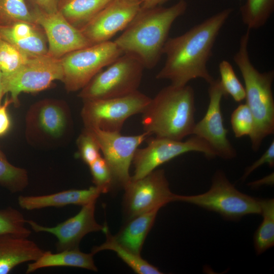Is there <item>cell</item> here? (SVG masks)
I'll return each instance as SVG.
<instances>
[{
    "instance_id": "obj_35",
    "label": "cell",
    "mask_w": 274,
    "mask_h": 274,
    "mask_svg": "<svg viewBox=\"0 0 274 274\" xmlns=\"http://www.w3.org/2000/svg\"><path fill=\"white\" fill-rule=\"evenodd\" d=\"M267 164L270 167L274 166V141L273 140L265 152L252 165L247 167L241 178L244 181L253 171L264 164Z\"/></svg>"
},
{
    "instance_id": "obj_15",
    "label": "cell",
    "mask_w": 274,
    "mask_h": 274,
    "mask_svg": "<svg viewBox=\"0 0 274 274\" xmlns=\"http://www.w3.org/2000/svg\"><path fill=\"white\" fill-rule=\"evenodd\" d=\"M30 10L36 23L46 34L47 54L49 56L61 58L72 51L92 45L81 31L71 25L59 11L46 13L36 9Z\"/></svg>"
},
{
    "instance_id": "obj_7",
    "label": "cell",
    "mask_w": 274,
    "mask_h": 274,
    "mask_svg": "<svg viewBox=\"0 0 274 274\" xmlns=\"http://www.w3.org/2000/svg\"><path fill=\"white\" fill-rule=\"evenodd\" d=\"M123 54L114 42L109 41L65 54L60 58L65 89L71 92L81 90L103 67Z\"/></svg>"
},
{
    "instance_id": "obj_8",
    "label": "cell",
    "mask_w": 274,
    "mask_h": 274,
    "mask_svg": "<svg viewBox=\"0 0 274 274\" xmlns=\"http://www.w3.org/2000/svg\"><path fill=\"white\" fill-rule=\"evenodd\" d=\"M151 99L138 90L121 97L83 100L81 116L85 127L120 132L125 121L132 115L142 114Z\"/></svg>"
},
{
    "instance_id": "obj_26",
    "label": "cell",
    "mask_w": 274,
    "mask_h": 274,
    "mask_svg": "<svg viewBox=\"0 0 274 274\" xmlns=\"http://www.w3.org/2000/svg\"><path fill=\"white\" fill-rule=\"evenodd\" d=\"M273 10L274 0H246L239 11L242 22L251 30L263 26Z\"/></svg>"
},
{
    "instance_id": "obj_20",
    "label": "cell",
    "mask_w": 274,
    "mask_h": 274,
    "mask_svg": "<svg viewBox=\"0 0 274 274\" xmlns=\"http://www.w3.org/2000/svg\"><path fill=\"white\" fill-rule=\"evenodd\" d=\"M159 209L136 216L127 220L113 237L119 244L140 255L147 235L154 224Z\"/></svg>"
},
{
    "instance_id": "obj_28",
    "label": "cell",
    "mask_w": 274,
    "mask_h": 274,
    "mask_svg": "<svg viewBox=\"0 0 274 274\" xmlns=\"http://www.w3.org/2000/svg\"><path fill=\"white\" fill-rule=\"evenodd\" d=\"M20 21L36 23L26 1L0 0V25H9Z\"/></svg>"
},
{
    "instance_id": "obj_18",
    "label": "cell",
    "mask_w": 274,
    "mask_h": 274,
    "mask_svg": "<svg viewBox=\"0 0 274 274\" xmlns=\"http://www.w3.org/2000/svg\"><path fill=\"white\" fill-rule=\"evenodd\" d=\"M101 193L94 186L86 189H70L47 195H21L18 198V203L20 208L28 211L70 204L83 206L97 200Z\"/></svg>"
},
{
    "instance_id": "obj_34",
    "label": "cell",
    "mask_w": 274,
    "mask_h": 274,
    "mask_svg": "<svg viewBox=\"0 0 274 274\" xmlns=\"http://www.w3.org/2000/svg\"><path fill=\"white\" fill-rule=\"evenodd\" d=\"M80 156L82 160L89 165L96 160L100 154V148L93 136L85 128L77 141Z\"/></svg>"
},
{
    "instance_id": "obj_29",
    "label": "cell",
    "mask_w": 274,
    "mask_h": 274,
    "mask_svg": "<svg viewBox=\"0 0 274 274\" xmlns=\"http://www.w3.org/2000/svg\"><path fill=\"white\" fill-rule=\"evenodd\" d=\"M29 58L11 44L0 39V72L3 77L17 72Z\"/></svg>"
},
{
    "instance_id": "obj_5",
    "label": "cell",
    "mask_w": 274,
    "mask_h": 274,
    "mask_svg": "<svg viewBox=\"0 0 274 274\" xmlns=\"http://www.w3.org/2000/svg\"><path fill=\"white\" fill-rule=\"evenodd\" d=\"M175 201L189 203L215 212L229 220H239L249 214H261L260 199L238 191L222 171L216 173L208 191L194 195L175 194Z\"/></svg>"
},
{
    "instance_id": "obj_33",
    "label": "cell",
    "mask_w": 274,
    "mask_h": 274,
    "mask_svg": "<svg viewBox=\"0 0 274 274\" xmlns=\"http://www.w3.org/2000/svg\"><path fill=\"white\" fill-rule=\"evenodd\" d=\"M89 166L95 186L101 193L110 191L115 184L114 180L111 170L104 158L99 156Z\"/></svg>"
},
{
    "instance_id": "obj_1",
    "label": "cell",
    "mask_w": 274,
    "mask_h": 274,
    "mask_svg": "<svg viewBox=\"0 0 274 274\" xmlns=\"http://www.w3.org/2000/svg\"><path fill=\"white\" fill-rule=\"evenodd\" d=\"M233 11L226 8L193 26L185 33L168 38L163 48L164 64L156 78L183 86L200 78L210 84L214 79L207 64L219 33Z\"/></svg>"
},
{
    "instance_id": "obj_2",
    "label": "cell",
    "mask_w": 274,
    "mask_h": 274,
    "mask_svg": "<svg viewBox=\"0 0 274 274\" xmlns=\"http://www.w3.org/2000/svg\"><path fill=\"white\" fill-rule=\"evenodd\" d=\"M187 7L185 0H179L168 7H141L123 33L114 42L123 53L136 56L145 68H153L163 54L173 24L185 13Z\"/></svg>"
},
{
    "instance_id": "obj_21",
    "label": "cell",
    "mask_w": 274,
    "mask_h": 274,
    "mask_svg": "<svg viewBox=\"0 0 274 274\" xmlns=\"http://www.w3.org/2000/svg\"><path fill=\"white\" fill-rule=\"evenodd\" d=\"M93 255L92 253H83L79 248L55 253L49 251H44L39 258L28 265L26 273H30L41 268L56 266L75 267L97 271Z\"/></svg>"
},
{
    "instance_id": "obj_22",
    "label": "cell",
    "mask_w": 274,
    "mask_h": 274,
    "mask_svg": "<svg viewBox=\"0 0 274 274\" xmlns=\"http://www.w3.org/2000/svg\"><path fill=\"white\" fill-rule=\"evenodd\" d=\"M112 0H61L58 11L73 26L82 29Z\"/></svg>"
},
{
    "instance_id": "obj_37",
    "label": "cell",
    "mask_w": 274,
    "mask_h": 274,
    "mask_svg": "<svg viewBox=\"0 0 274 274\" xmlns=\"http://www.w3.org/2000/svg\"><path fill=\"white\" fill-rule=\"evenodd\" d=\"M12 103L11 99L7 98L0 107V136L5 135L9 130L11 123L7 112V107Z\"/></svg>"
},
{
    "instance_id": "obj_30",
    "label": "cell",
    "mask_w": 274,
    "mask_h": 274,
    "mask_svg": "<svg viewBox=\"0 0 274 274\" xmlns=\"http://www.w3.org/2000/svg\"><path fill=\"white\" fill-rule=\"evenodd\" d=\"M25 223L26 219L17 210L11 207L0 209V235L9 233L28 237L31 231Z\"/></svg>"
},
{
    "instance_id": "obj_17",
    "label": "cell",
    "mask_w": 274,
    "mask_h": 274,
    "mask_svg": "<svg viewBox=\"0 0 274 274\" xmlns=\"http://www.w3.org/2000/svg\"><path fill=\"white\" fill-rule=\"evenodd\" d=\"M0 39L11 44L29 57L48 53L46 34L36 23L20 21L9 25H0Z\"/></svg>"
},
{
    "instance_id": "obj_16",
    "label": "cell",
    "mask_w": 274,
    "mask_h": 274,
    "mask_svg": "<svg viewBox=\"0 0 274 274\" xmlns=\"http://www.w3.org/2000/svg\"><path fill=\"white\" fill-rule=\"evenodd\" d=\"M142 3L136 0H112L80 30L92 45L109 41L126 28Z\"/></svg>"
},
{
    "instance_id": "obj_19",
    "label": "cell",
    "mask_w": 274,
    "mask_h": 274,
    "mask_svg": "<svg viewBox=\"0 0 274 274\" xmlns=\"http://www.w3.org/2000/svg\"><path fill=\"white\" fill-rule=\"evenodd\" d=\"M44 252L27 237L9 233L0 235V274H8L20 264L36 260Z\"/></svg>"
},
{
    "instance_id": "obj_32",
    "label": "cell",
    "mask_w": 274,
    "mask_h": 274,
    "mask_svg": "<svg viewBox=\"0 0 274 274\" xmlns=\"http://www.w3.org/2000/svg\"><path fill=\"white\" fill-rule=\"evenodd\" d=\"M230 122L236 138L251 135L254 128V121L252 114L246 104H241L233 111Z\"/></svg>"
},
{
    "instance_id": "obj_39",
    "label": "cell",
    "mask_w": 274,
    "mask_h": 274,
    "mask_svg": "<svg viewBox=\"0 0 274 274\" xmlns=\"http://www.w3.org/2000/svg\"><path fill=\"white\" fill-rule=\"evenodd\" d=\"M273 182V174H271L270 175L265 177L264 179H262L260 180H259L258 181H256L255 182H253L252 183H250L251 185H255V184L259 185V184H272Z\"/></svg>"
},
{
    "instance_id": "obj_31",
    "label": "cell",
    "mask_w": 274,
    "mask_h": 274,
    "mask_svg": "<svg viewBox=\"0 0 274 274\" xmlns=\"http://www.w3.org/2000/svg\"><path fill=\"white\" fill-rule=\"evenodd\" d=\"M220 75V83L226 96L230 95L236 102H241L245 99L244 86L239 81L230 62L223 60L219 64Z\"/></svg>"
},
{
    "instance_id": "obj_3",
    "label": "cell",
    "mask_w": 274,
    "mask_h": 274,
    "mask_svg": "<svg viewBox=\"0 0 274 274\" xmlns=\"http://www.w3.org/2000/svg\"><path fill=\"white\" fill-rule=\"evenodd\" d=\"M195 97L189 85L162 88L142 113L145 132L156 137L182 141L195 126Z\"/></svg>"
},
{
    "instance_id": "obj_23",
    "label": "cell",
    "mask_w": 274,
    "mask_h": 274,
    "mask_svg": "<svg viewBox=\"0 0 274 274\" xmlns=\"http://www.w3.org/2000/svg\"><path fill=\"white\" fill-rule=\"evenodd\" d=\"M36 114L37 126L45 134L53 137L61 136L66 129L67 117L65 110L55 101L42 102Z\"/></svg>"
},
{
    "instance_id": "obj_24",
    "label": "cell",
    "mask_w": 274,
    "mask_h": 274,
    "mask_svg": "<svg viewBox=\"0 0 274 274\" xmlns=\"http://www.w3.org/2000/svg\"><path fill=\"white\" fill-rule=\"evenodd\" d=\"M104 233L106 235V241L101 245L92 248L91 253L93 255L103 250H111L136 273H162L157 267L143 259L140 255L134 253L116 242L108 229Z\"/></svg>"
},
{
    "instance_id": "obj_14",
    "label": "cell",
    "mask_w": 274,
    "mask_h": 274,
    "mask_svg": "<svg viewBox=\"0 0 274 274\" xmlns=\"http://www.w3.org/2000/svg\"><path fill=\"white\" fill-rule=\"evenodd\" d=\"M96 202L83 206L76 215L55 226H44L32 220H26V222L35 232H48L55 236L57 252L78 249L81 241L88 233L99 231L105 233L108 229L106 225H100L95 220Z\"/></svg>"
},
{
    "instance_id": "obj_6",
    "label": "cell",
    "mask_w": 274,
    "mask_h": 274,
    "mask_svg": "<svg viewBox=\"0 0 274 274\" xmlns=\"http://www.w3.org/2000/svg\"><path fill=\"white\" fill-rule=\"evenodd\" d=\"M145 66L135 55L123 53L100 71L81 90L83 100L107 99L125 96L138 91Z\"/></svg>"
},
{
    "instance_id": "obj_38",
    "label": "cell",
    "mask_w": 274,
    "mask_h": 274,
    "mask_svg": "<svg viewBox=\"0 0 274 274\" xmlns=\"http://www.w3.org/2000/svg\"><path fill=\"white\" fill-rule=\"evenodd\" d=\"M169 0H143L141 7L150 8L162 6Z\"/></svg>"
},
{
    "instance_id": "obj_4",
    "label": "cell",
    "mask_w": 274,
    "mask_h": 274,
    "mask_svg": "<svg viewBox=\"0 0 274 274\" xmlns=\"http://www.w3.org/2000/svg\"><path fill=\"white\" fill-rule=\"evenodd\" d=\"M250 31L247 29L241 37L233 61L243 78L246 104L254 118V128L249 137L252 149L257 152L263 140L274 132V72H260L252 63L249 53Z\"/></svg>"
},
{
    "instance_id": "obj_27",
    "label": "cell",
    "mask_w": 274,
    "mask_h": 274,
    "mask_svg": "<svg viewBox=\"0 0 274 274\" xmlns=\"http://www.w3.org/2000/svg\"><path fill=\"white\" fill-rule=\"evenodd\" d=\"M27 171L15 166L0 150V185L12 193L22 191L28 185Z\"/></svg>"
},
{
    "instance_id": "obj_13",
    "label": "cell",
    "mask_w": 274,
    "mask_h": 274,
    "mask_svg": "<svg viewBox=\"0 0 274 274\" xmlns=\"http://www.w3.org/2000/svg\"><path fill=\"white\" fill-rule=\"evenodd\" d=\"M209 104L202 119L194 127L192 135L204 140L212 148L216 156L224 159H231L236 152L227 138L228 130L224 127L221 102L226 95L222 88L219 79L214 80L208 89Z\"/></svg>"
},
{
    "instance_id": "obj_25",
    "label": "cell",
    "mask_w": 274,
    "mask_h": 274,
    "mask_svg": "<svg viewBox=\"0 0 274 274\" xmlns=\"http://www.w3.org/2000/svg\"><path fill=\"white\" fill-rule=\"evenodd\" d=\"M260 206L263 220L254 236V247L258 255L274 245V199H260Z\"/></svg>"
},
{
    "instance_id": "obj_9",
    "label": "cell",
    "mask_w": 274,
    "mask_h": 274,
    "mask_svg": "<svg viewBox=\"0 0 274 274\" xmlns=\"http://www.w3.org/2000/svg\"><path fill=\"white\" fill-rule=\"evenodd\" d=\"M189 152H198L207 158L216 155L210 146L202 139L195 135L185 141L155 136L147 141V145L138 148L132 163L134 172L131 180H137L147 175L160 165Z\"/></svg>"
},
{
    "instance_id": "obj_40",
    "label": "cell",
    "mask_w": 274,
    "mask_h": 274,
    "mask_svg": "<svg viewBox=\"0 0 274 274\" xmlns=\"http://www.w3.org/2000/svg\"><path fill=\"white\" fill-rule=\"evenodd\" d=\"M4 86L3 84V81H2V74L1 72H0V107H1L2 105V100L3 98V96L5 94Z\"/></svg>"
},
{
    "instance_id": "obj_11",
    "label": "cell",
    "mask_w": 274,
    "mask_h": 274,
    "mask_svg": "<svg viewBox=\"0 0 274 274\" xmlns=\"http://www.w3.org/2000/svg\"><path fill=\"white\" fill-rule=\"evenodd\" d=\"M124 189L123 208L127 220L174 201L175 194L171 192L163 169H155L142 178L131 179Z\"/></svg>"
},
{
    "instance_id": "obj_10",
    "label": "cell",
    "mask_w": 274,
    "mask_h": 274,
    "mask_svg": "<svg viewBox=\"0 0 274 274\" xmlns=\"http://www.w3.org/2000/svg\"><path fill=\"white\" fill-rule=\"evenodd\" d=\"M63 72L60 58L48 54L30 57L17 72L2 76L5 93L11 94V100L16 107L19 105L21 92H36L49 87L53 81L62 82Z\"/></svg>"
},
{
    "instance_id": "obj_36",
    "label": "cell",
    "mask_w": 274,
    "mask_h": 274,
    "mask_svg": "<svg viewBox=\"0 0 274 274\" xmlns=\"http://www.w3.org/2000/svg\"><path fill=\"white\" fill-rule=\"evenodd\" d=\"M30 9H36L46 13L58 11L61 0H25Z\"/></svg>"
},
{
    "instance_id": "obj_12",
    "label": "cell",
    "mask_w": 274,
    "mask_h": 274,
    "mask_svg": "<svg viewBox=\"0 0 274 274\" xmlns=\"http://www.w3.org/2000/svg\"><path fill=\"white\" fill-rule=\"evenodd\" d=\"M97 142L108 164L114 183L122 188L129 182V168L138 147L150 135L145 132L136 135H123L120 132L102 130L97 127H85Z\"/></svg>"
},
{
    "instance_id": "obj_41",
    "label": "cell",
    "mask_w": 274,
    "mask_h": 274,
    "mask_svg": "<svg viewBox=\"0 0 274 274\" xmlns=\"http://www.w3.org/2000/svg\"><path fill=\"white\" fill-rule=\"evenodd\" d=\"M136 1H140L142 3L143 2V0H136Z\"/></svg>"
}]
</instances>
